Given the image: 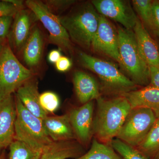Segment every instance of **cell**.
<instances>
[{"instance_id":"2","label":"cell","mask_w":159,"mask_h":159,"mask_svg":"<svg viewBox=\"0 0 159 159\" xmlns=\"http://www.w3.org/2000/svg\"><path fill=\"white\" fill-rule=\"evenodd\" d=\"M117 31L121 67L138 86L149 85V66L140 53L134 31L121 27Z\"/></svg>"},{"instance_id":"31","label":"cell","mask_w":159,"mask_h":159,"mask_svg":"<svg viewBox=\"0 0 159 159\" xmlns=\"http://www.w3.org/2000/svg\"><path fill=\"white\" fill-rule=\"evenodd\" d=\"M149 85L159 89V68L155 66H149Z\"/></svg>"},{"instance_id":"30","label":"cell","mask_w":159,"mask_h":159,"mask_svg":"<svg viewBox=\"0 0 159 159\" xmlns=\"http://www.w3.org/2000/svg\"><path fill=\"white\" fill-rule=\"evenodd\" d=\"M72 66V61L68 57L61 56L55 63V67L57 70L61 72H65L69 70Z\"/></svg>"},{"instance_id":"6","label":"cell","mask_w":159,"mask_h":159,"mask_svg":"<svg viewBox=\"0 0 159 159\" xmlns=\"http://www.w3.org/2000/svg\"><path fill=\"white\" fill-rule=\"evenodd\" d=\"M34 73L20 62L9 46L3 47L0 55V100L10 97Z\"/></svg>"},{"instance_id":"9","label":"cell","mask_w":159,"mask_h":159,"mask_svg":"<svg viewBox=\"0 0 159 159\" xmlns=\"http://www.w3.org/2000/svg\"><path fill=\"white\" fill-rule=\"evenodd\" d=\"M91 48L95 52L111 57L121 65L117 29L107 18L100 14L99 25Z\"/></svg>"},{"instance_id":"7","label":"cell","mask_w":159,"mask_h":159,"mask_svg":"<svg viewBox=\"0 0 159 159\" xmlns=\"http://www.w3.org/2000/svg\"><path fill=\"white\" fill-rule=\"evenodd\" d=\"M157 119L154 112L150 109L132 108L127 115L116 138L137 148L145 139Z\"/></svg>"},{"instance_id":"26","label":"cell","mask_w":159,"mask_h":159,"mask_svg":"<svg viewBox=\"0 0 159 159\" xmlns=\"http://www.w3.org/2000/svg\"><path fill=\"white\" fill-rule=\"evenodd\" d=\"M39 99L41 106L48 114L54 112L59 107V98L53 92L48 91L40 94Z\"/></svg>"},{"instance_id":"29","label":"cell","mask_w":159,"mask_h":159,"mask_svg":"<svg viewBox=\"0 0 159 159\" xmlns=\"http://www.w3.org/2000/svg\"><path fill=\"white\" fill-rule=\"evenodd\" d=\"M19 10L7 0L0 1V17L4 16L14 17Z\"/></svg>"},{"instance_id":"33","label":"cell","mask_w":159,"mask_h":159,"mask_svg":"<svg viewBox=\"0 0 159 159\" xmlns=\"http://www.w3.org/2000/svg\"><path fill=\"white\" fill-rule=\"evenodd\" d=\"M61 56V53L60 50H53L49 53L48 56V59L49 62L55 64L58 61Z\"/></svg>"},{"instance_id":"37","label":"cell","mask_w":159,"mask_h":159,"mask_svg":"<svg viewBox=\"0 0 159 159\" xmlns=\"http://www.w3.org/2000/svg\"></svg>"},{"instance_id":"17","label":"cell","mask_w":159,"mask_h":159,"mask_svg":"<svg viewBox=\"0 0 159 159\" xmlns=\"http://www.w3.org/2000/svg\"><path fill=\"white\" fill-rule=\"evenodd\" d=\"M16 95L24 106L35 116L42 119L48 116V114L40 104L38 82L33 77L18 89Z\"/></svg>"},{"instance_id":"36","label":"cell","mask_w":159,"mask_h":159,"mask_svg":"<svg viewBox=\"0 0 159 159\" xmlns=\"http://www.w3.org/2000/svg\"><path fill=\"white\" fill-rule=\"evenodd\" d=\"M155 33H156L157 34V35L158 37L159 40V31H156Z\"/></svg>"},{"instance_id":"3","label":"cell","mask_w":159,"mask_h":159,"mask_svg":"<svg viewBox=\"0 0 159 159\" xmlns=\"http://www.w3.org/2000/svg\"><path fill=\"white\" fill-rule=\"evenodd\" d=\"M60 20L73 42L84 49L91 48L99 24V14L92 3L87 2Z\"/></svg>"},{"instance_id":"10","label":"cell","mask_w":159,"mask_h":159,"mask_svg":"<svg viewBox=\"0 0 159 159\" xmlns=\"http://www.w3.org/2000/svg\"><path fill=\"white\" fill-rule=\"evenodd\" d=\"M99 14L121 24L127 30H133L138 17L130 3L122 0H93L91 2Z\"/></svg>"},{"instance_id":"16","label":"cell","mask_w":159,"mask_h":159,"mask_svg":"<svg viewBox=\"0 0 159 159\" xmlns=\"http://www.w3.org/2000/svg\"><path fill=\"white\" fill-rule=\"evenodd\" d=\"M43 122L46 132L54 142L76 139L69 114L55 116H48L43 119Z\"/></svg>"},{"instance_id":"32","label":"cell","mask_w":159,"mask_h":159,"mask_svg":"<svg viewBox=\"0 0 159 159\" xmlns=\"http://www.w3.org/2000/svg\"><path fill=\"white\" fill-rule=\"evenodd\" d=\"M152 13L154 32L159 31V2H152Z\"/></svg>"},{"instance_id":"8","label":"cell","mask_w":159,"mask_h":159,"mask_svg":"<svg viewBox=\"0 0 159 159\" xmlns=\"http://www.w3.org/2000/svg\"><path fill=\"white\" fill-rule=\"evenodd\" d=\"M26 6L36 16L49 33V41L57 46L60 51L71 54L72 46L67 32L60 20L59 16L49 9L43 2L26 1Z\"/></svg>"},{"instance_id":"14","label":"cell","mask_w":159,"mask_h":159,"mask_svg":"<svg viewBox=\"0 0 159 159\" xmlns=\"http://www.w3.org/2000/svg\"><path fill=\"white\" fill-rule=\"evenodd\" d=\"M138 48L141 55L149 66L159 68V48L138 18L133 29Z\"/></svg>"},{"instance_id":"5","label":"cell","mask_w":159,"mask_h":159,"mask_svg":"<svg viewBox=\"0 0 159 159\" xmlns=\"http://www.w3.org/2000/svg\"><path fill=\"white\" fill-rule=\"evenodd\" d=\"M16 118L15 122L14 140L25 143L42 151L53 142L44 127L43 119L35 116L24 106L15 95Z\"/></svg>"},{"instance_id":"13","label":"cell","mask_w":159,"mask_h":159,"mask_svg":"<svg viewBox=\"0 0 159 159\" xmlns=\"http://www.w3.org/2000/svg\"><path fill=\"white\" fill-rule=\"evenodd\" d=\"M16 118L15 101L12 95L0 100V151L14 140Z\"/></svg>"},{"instance_id":"35","label":"cell","mask_w":159,"mask_h":159,"mask_svg":"<svg viewBox=\"0 0 159 159\" xmlns=\"http://www.w3.org/2000/svg\"><path fill=\"white\" fill-rule=\"evenodd\" d=\"M2 42L0 40V55H1V53H2V51L3 47H4L2 45Z\"/></svg>"},{"instance_id":"19","label":"cell","mask_w":159,"mask_h":159,"mask_svg":"<svg viewBox=\"0 0 159 159\" xmlns=\"http://www.w3.org/2000/svg\"><path fill=\"white\" fill-rule=\"evenodd\" d=\"M83 153V148L78 141H53L44 148L40 159H75Z\"/></svg>"},{"instance_id":"24","label":"cell","mask_w":159,"mask_h":159,"mask_svg":"<svg viewBox=\"0 0 159 159\" xmlns=\"http://www.w3.org/2000/svg\"><path fill=\"white\" fill-rule=\"evenodd\" d=\"M111 145L123 159H149L135 147L117 138L111 141Z\"/></svg>"},{"instance_id":"18","label":"cell","mask_w":159,"mask_h":159,"mask_svg":"<svg viewBox=\"0 0 159 159\" xmlns=\"http://www.w3.org/2000/svg\"><path fill=\"white\" fill-rule=\"evenodd\" d=\"M129 102L132 109L145 107L152 110L159 118V89L150 85L122 95Z\"/></svg>"},{"instance_id":"20","label":"cell","mask_w":159,"mask_h":159,"mask_svg":"<svg viewBox=\"0 0 159 159\" xmlns=\"http://www.w3.org/2000/svg\"><path fill=\"white\" fill-rule=\"evenodd\" d=\"M43 45L42 31L38 27L34 25L22 51L24 61L29 67L33 68L39 64L42 57Z\"/></svg>"},{"instance_id":"15","label":"cell","mask_w":159,"mask_h":159,"mask_svg":"<svg viewBox=\"0 0 159 159\" xmlns=\"http://www.w3.org/2000/svg\"><path fill=\"white\" fill-rule=\"evenodd\" d=\"M74 89L82 104L97 100L101 97L100 87L93 77L82 71H75L73 75Z\"/></svg>"},{"instance_id":"11","label":"cell","mask_w":159,"mask_h":159,"mask_svg":"<svg viewBox=\"0 0 159 159\" xmlns=\"http://www.w3.org/2000/svg\"><path fill=\"white\" fill-rule=\"evenodd\" d=\"M94 101L73 109L69 114L70 122L77 141L87 145L93 135Z\"/></svg>"},{"instance_id":"25","label":"cell","mask_w":159,"mask_h":159,"mask_svg":"<svg viewBox=\"0 0 159 159\" xmlns=\"http://www.w3.org/2000/svg\"><path fill=\"white\" fill-rule=\"evenodd\" d=\"M135 10L145 25L154 31L152 13V1L133 0L132 2Z\"/></svg>"},{"instance_id":"27","label":"cell","mask_w":159,"mask_h":159,"mask_svg":"<svg viewBox=\"0 0 159 159\" xmlns=\"http://www.w3.org/2000/svg\"><path fill=\"white\" fill-rule=\"evenodd\" d=\"M53 13L64 11L75 2L72 0H50L43 2Z\"/></svg>"},{"instance_id":"4","label":"cell","mask_w":159,"mask_h":159,"mask_svg":"<svg viewBox=\"0 0 159 159\" xmlns=\"http://www.w3.org/2000/svg\"><path fill=\"white\" fill-rule=\"evenodd\" d=\"M80 61L86 68L93 71L100 79V89L109 95L122 96L137 90L138 86L122 74L112 63L94 57L84 52L79 54Z\"/></svg>"},{"instance_id":"1","label":"cell","mask_w":159,"mask_h":159,"mask_svg":"<svg viewBox=\"0 0 159 159\" xmlns=\"http://www.w3.org/2000/svg\"><path fill=\"white\" fill-rule=\"evenodd\" d=\"M97 101V113L93 123V135L99 142L111 145V141L118 135L132 107L123 96L112 98L101 96Z\"/></svg>"},{"instance_id":"34","label":"cell","mask_w":159,"mask_h":159,"mask_svg":"<svg viewBox=\"0 0 159 159\" xmlns=\"http://www.w3.org/2000/svg\"><path fill=\"white\" fill-rule=\"evenodd\" d=\"M0 159H6V157H5L4 152L0 153Z\"/></svg>"},{"instance_id":"28","label":"cell","mask_w":159,"mask_h":159,"mask_svg":"<svg viewBox=\"0 0 159 159\" xmlns=\"http://www.w3.org/2000/svg\"><path fill=\"white\" fill-rule=\"evenodd\" d=\"M13 19L12 16L0 17V40L2 42L8 37Z\"/></svg>"},{"instance_id":"23","label":"cell","mask_w":159,"mask_h":159,"mask_svg":"<svg viewBox=\"0 0 159 159\" xmlns=\"http://www.w3.org/2000/svg\"><path fill=\"white\" fill-rule=\"evenodd\" d=\"M9 147V159H40L42 153L17 140H14Z\"/></svg>"},{"instance_id":"12","label":"cell","mask_w":159,"mask_h":159,"mask_svg":"<svg viewBox=\"0 0 159 159\" xmlns=\"http://www.w3.org/2000/svg\"><path fill=\"white\" fill-rule=\"evenodd\" d=\"M14 17L8 37L11 47L19 52L22 51L34 26L33 24L38 19L31 10L25 8L20 9Z\"/></svg>"},{"instance_id":"22","label":"cell","mask_w":159,"mask_h":159,"mask_svg":"<svg viewBox=\"0 0 159 159\" xmlns=\"http://www.w3.org/2000/svg\"><path fill=\"white\" fill-rule=\"evenodd\" d=\"M75 159H123L111 145L94 139L87 152Z\"/></svg>"},{"instance_id":"21","label":"cell","mask_w":159,"mask_h":159,"mask_svg":"<svg viewBox=\"0 0 159 159\" xmlns=\"http://www.w3.org/2000/svg\"><path fill=\"white\" fill-rule=\"evenodd\" d=\"M136 148L149 159H159V118Z\"/></svg>"}]
</instances>
